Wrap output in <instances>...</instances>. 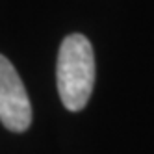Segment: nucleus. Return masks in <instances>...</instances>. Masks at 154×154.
Wrapping results in <instances>:
<instances>
[{
    "instance_id": "1",
    "label": "nucleus",
    "mask_w": 154,
    "mask_h": 154,
    "mask_svg": "<svg viewBox=\"0 0 154 154\" xmlns=\"http://www.w3.org/2000/svg\"><path fill=\"white\" fill-rule=\"evenodd\" d=\"M56 84L61 102L69 112H80L85 108L95 84V54L85 35L71 34L61 41Z\"/></svg>"
},
{
    "instance_id": "2",
    "label": "nucleus",
    "mask_w": 154,
    "mask_h": 154,
    "mask_svg": "<svg viewBox=\"0 0 154 154\" xmlns=\"http://www.w3.org/2000/svg\"><path fill=\"white\" fill-rule=\"evenodd\" d=\"M0 123L11 132H24L32 123V104L19 72L0 54Z\"/></svg>"
}]
</instances>
